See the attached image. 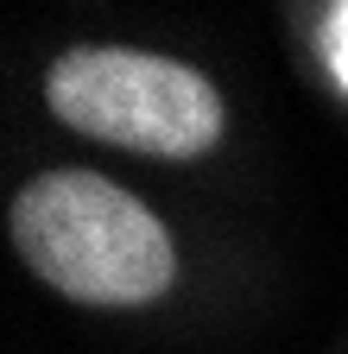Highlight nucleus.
Instances as JSON below:
<instances>
[{"label":"nucleus","instance_id":"nucleus-2","mask_svg":"<svg viewBox=\"0 0 348 354\" xmlns=\"http://www.w3.org/2000/svg\"><path fill=\"white\" fill-rule=\"evenodd\" d=\"M45 102L64 127L89 140L152 152V158H196L222 140V95L190 64H171L127 44H76L45 76Z\"/></svg>","mask_w":348,"mask_h":354},{"label":"nucleus","instance_id":"nucleus-3","mask_svg":"<svg viewBox=\"0 0 348 354\" xmlns=\"http://www.w3.org/2000/svg\"><path fill=\"white\" fill-rule=\"evenodd\" d=\"M323 57H329V76L342 82V95H348V0L329 7V19H323Z\"/></svg>","mask_w":348,"mask_h":354},{"label":"nucleus","instance_id":"nucleus-1","mask_svg":"<svg viewBox=\"0 0 348 354\" xmlns=\"http://www.w3.org/2000/svg\"><path fill=\"white\" fill-rule=\"evenodd\" d=\"M13 241L51 291L76 304H152L178 279L165 221L95 171H45L13 203Z\"/></svg>","mask_w":348,"mask_h":354}]
</instances>
